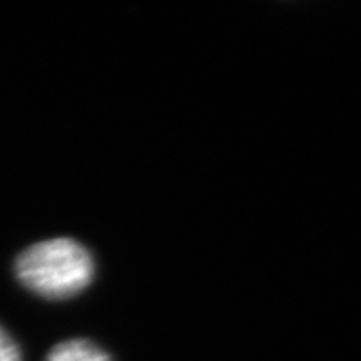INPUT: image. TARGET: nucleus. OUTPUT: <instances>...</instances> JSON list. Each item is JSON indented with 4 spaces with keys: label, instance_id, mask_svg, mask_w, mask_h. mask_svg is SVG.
Listing matches in <instances>:
<instances>
[{
    "label": "nucleus",
    "instance_id": "f257e3e1",
    "mask_svg": "<svg viewBox=\"0 0 361 361\" xmlns=\"http://www.w3.org/2000/svg\"><path fill=\"white\" fill-rule=\"evenodd\" d=\"M17 279L30 291L47 299H67L92 281L90 252L72 238H52L24 249L15 262Z\"/></svg>",
    "mask_w": 361,
    "mask_h": 361
},
{
    "label": "nucleus",
    "instance_id": "f03ea898",
    "mask_svg": "<svg viewBox=\"0 0 361 361\" xmlns=\"http://www.w3.org/2000/svg\"><path fill=\"white\" fill-rule=\"evenodd\" d=\"M47 361H111V357L89 339H68L48 352Z\"/></svg>",
    "mask_w": 361,
    "mask_h": 361
},
{
    "label": "nucleus",
    "instance_id": "7ed1b4c3",
    "mask_svg": "<svg viewBox=\"0 0 361 361\" xmlns=\"http://www.w3.org/2000/svg\"><path fill=\"white\" fill-rule=\"evenodd\" d=\"M0 361H23L17 343L2 326H0Z\"/></svg>",
    "mask_w": 361,
    "mask_h": 361
}]
</instances>
